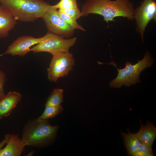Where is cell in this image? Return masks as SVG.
<instances>
[{"label":"cell","mask_w":156,"mask_h":156,"mask_svg":"<svg viewBox=\"0 0 156 156\" xmlns=\"http://www.w3.org/2000/svg\"><path fill=\"white\" fill-rule=\"evenodd\" d=\"M134 10L133 4L130 0H87L82 6L81 12L83 16L90 14L101 15L108 24L118 16L132 20Z\"/></svg>","instance_id":"obj_1"},{"label":"cell","mask_w":156,"mask_h":156,"mask_svg":"<svg viewBox=\"0 0 156 156\" xmlns=\"http://www.w3.org/2000/svg\"><path fill=\"white\" fill-rule=\"evenodd\" d=\"M59 128L57 125L52 126L49 119L37 118L29 120L23 129V142L25 146L45 147L54 141Z\"/></svg>","instance_id":"obj_2"},{"label":"cell","mask_w":156,"mask_h":156,"mask_svg":"<svg viewBox=\"0 0 156 156\" xmlns=\"http://www.w3.org/2000/svg\"><path fill=\"white\" fill-rule=\"evenodd\" d=\"M0 4L16 21L25 22L41 18L52 6L42 0H0Z\"/></svg>","instance_id":"obj_3"},{"label":"cell","mask_w":156,"mask_h":156,"mask_svg":"<svg viewBox=\"0 0 156 156\" xmlns=\"http://www.w3.org/2000/svg\"><path fill=\"white\" fill-rule=\"evenodd\" d=\"M154 60L150 54L146 51L143 58L133 65L132 62L127 61L125 64V67L119 69L117 67L116 63L113 60L109 63L113 65L117 68L118 72L116 77L110 82V88H119L122 86L130 87L131 85L141 82L140 75L141 72L146 68L151 67L153 64Z\"/></svg>","instance_id":"obj_4"},{"label":"cell","mask_w":156,"mask_h":156,"mask_svg":"<svg viewBox=\"0 0 156 156\" xmlns=\"http://www.w3.org/2000/svg\"><path fill=\"white\" fill-rule=\"evenodd\" d=\"M76 37L66 39L48 32L43 37L42 41L31 48L34 53L46 52L52 55L69 52L70 48L76 43Z\"/></svg>","instance_id":"obj_5"},{"label":"cell","mask_w":156,"mask_h":156,"mask_svg":"<svg viewBox=\"0 0 156 156\" xmlns=\"http://www.w3.org/2000/svg\"><path fill=\"white\" fill-rule=\"evenodd\" d=\"M47 68L48 78L50 81L56 82L58 79L68 75L73 70L75 60L69 52L52 55Z\"/></svg>","instance_id":"obj_6"},{"label":"cell","mask_w":156,"mask_h":156,"mask_svg":"<svg viewBox=\"0 0 156 156\" xmlns=\"http://www.w3.org/2000/svg\"><path fill=\"white\" fill-rule=\"evenodd\" d=\"M41 18L45 22L48 32L64 38L73 34L75 29L58 15L57 10L53 5L44 12Z\"/></svg>","instance_id":"obj_7"},{"label":"cell","mask_w":156,"mask_h":156,"mask_svg":"<svg viewBox=\"0 0 156 156\" xmlns=\"http://www.w3.org/2000/svg\"><path fill=\"white\" fill-rule=\"evenodd\" d=\"M133 15L136 20L137 30L143 42L147 25L151 20L156 21V0H144L134 9Z\"/></svg>","instance_id":"obj_8"},{"label":"cell","mask_w":156,"mask_h":156,"mask_svg":"<svg viewBox=\"0 0 156 156\" xmlns=\"http://www.w3.org/2000/svg\"><path fill=\"white\" fill-rule=\"evenodd\" d=\"M43 37L36 38L30 36H19L9 46L6 51L0 56L9 54L12 56H23L31 51V47L41 42Z\"/></svg>","instance_id":"obj_9"},{"label":"cell","mask_w":156,"mask_h":156,"mask_svg":"<svg viewBox=\"0 0 156 156\" xmlns=\"http://www.w3.org/2000/svg\"><path fill=\"white\" fill-rule=\"evenodd\" d=\"M18 92H9L0 98V120L8 116L21 99Z\"/></svg>","instance_id":"obj_10"},{"label":"cell","mask_w":156,"mask_h":156,"mask_svg":"<svg viewBox=\"0 0 156 156\" xmlns=\"http://www.w3.org/2000/svg\"><path fill=\"white\" fill-rule=\"evenodd\" d=\"M6 144L0 149V156H20L26 146L18 134H11Z\"/></svg>","instance_id":"obj_11"},{"label":"cell","mask_w":156,"mask_h":156,"mask_svg":"<svg viewBox=\"0 0 156 156\" xmlns=\"http://www.w3.org/2000/svg\"><path fill=\"white\" fill-rule=\"evenodd\" d=\"M139 120L141 126L136 134L141 143L152 147L156 137V127L149 121L144 125Z\"/></svg>","instance_id":"obj_12"},{"label":"cell","mask_w":156,"mask_h":156,"mask_svg":"<svg viewBox=\"0 0 156 156\" xmlns=\"http://www.w3.org/2000/svg\"><path fill=\"white\" fill-rule=\"evenodd\" d=\"M16 21L0 4V38H5L16 24Z\"/></svg>","instance_id":"obj_13"},{"label":"cell","mask_w":156,"mask_h":156,"mask_svg":"<svg viewBox=\"0 0 156 156\" xmlns=\"http://www.w3.org/2000/svg\"><path fill=\"white\" fill-rule=\"evenodd\" d=\"M127 133L122 132L121 135L123 138L128 155L131 156L141 142L136 133H131L129 129Z\"/></svg>","instance_id":"obj_14"},{"label":"cell","mask_w":156,"mask_h":156,"mask_svg":"<svg viewBox=\"0 0 156 156\" xmlns=\"http://www.w3.org/2000/svg\"><path fill=\"white\" fill-rule=\"evenodd\" d=\"M63 90L60 88L54 89L51 93L45 104V107L59 105L62 102Z\"/></svg>","instance_id":"obj_15"},{"label":"cell","mask_w":156,"mask_h":156,"mask_svg":"<svg viewBox=\"0 0 156 156\" xmlns=\"http://www.w3.org/2000/svg\"><path fill=\"white\" fill-rule=\"evenodd\" d=\"M63 108L61 104L59 105L45 107V109L38 119L42 120L53 118L62 111Z\"/></svg>","instance_id":"obj_16"},{"label":"cell","mask_w":156,"mask_h":156,"mask_svg":"<svg viewBox=\"0 0 156 156\" xmlns=\"http://www.w3.org/2000/svg\"><path fill=\"white\" fill-rule=\"evenodd\" d=\"M132 156H153L152 147L140 143Z\"/></svg>","instance_id":"obj_17"},{"label":"cell","mask_w":156,"mask_h":156,"mask_svg":"<svg viewBox=\"0 0 156 156\" xmlns=\"http://www.w3.org/2000/svg\"><path fill=\"white\" fill-rule=\"evenodd\" d=\"M57 13L58 15L74 29H79L85 31V29L79 25L75 20L67 14L61 12L58 10Z\"/></svg>","instance_id":"obj_18"},{"label":"cell","mask_w":156,"mask_h":156,"mask_svg":"<svg viewBox=\"0 0 156 156\" xmlns=\"http://www.w3.org/2000/svg\"><path fill=\"white\" fill-rule=\"evenodd\" d=\"M53 6L57 9L69 10L77 7V0H60L57 4Z\"/></svg>","instance_id":"obj_19"},{"label":"cell","mask_w":156,"mask_h":156,"mask_svg":"<svg viewBox=\"0 0 156 156\" xmlns=\"http://www.w3.org/2000/svg\"><path fill=\"white\" fill-rule=\"evenodd\" d=\"M58 10L67 14L76 20L83 16L82 13L78 7L69 10L59 9Z\"/></svg>","instance_id":"obj_20"},{"label":"cell","mask_w":156,"mask_h":156,"mask_svg":"<svg viewBox=\"0 0 156 156\" xmlns=\"http://www.w3.org/2000/svg\"><path fill=\"white\" fill-rule=\"evenodd\" d=\"M6 80L5 73L1 70H0V98L5 94L4 86Z\"/></svg>","instance_id":"obj_21"},{"label":"cell","mask_w":156,"mask_h":156,"mask_svg":"<svg viewBox=\"0 0 156 156\" xmlns=\"http://www.w3.org/2000/svg\"><path fill=\"white\" fill-rule=\"evenodd\" d=\"M11 134H5L4 139L0 142V149L2 148L3 146L7 143L10 136Z\"/></svg>","instance_id":"obj_22"}]
</instances>
